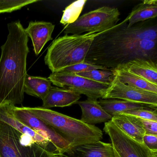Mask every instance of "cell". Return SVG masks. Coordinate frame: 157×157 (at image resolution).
Segmentation results:
<instances>
[{
    "instance_id": "1",
    "label": "cell",
    "mask_w": 157,
    "mask_h": 157,
    "mask_svg": "<svg viewBox=\"0 0 157 157\" xmlns=\"http://www.w3.org/2000/svg\"><path fill=\"white\" fill-rule=\"evenodd\" d=\"M157 43L153 19L128 27L126 18L94 38L85 62L113 70L136 59L157 61Z\"/></svg>"
},
{
    "instance_id": "2",
    "label": "cell",
    "mask_w": 157,
    "mask_h": 157,
    "mask_svg": "<svg viewBox=\"0 0 157 157\" xmlns=\"http://www.w3.org/2000/svg\"><path fill=\"white\" fill-rule=\"evenodd\" d=\"M8 27L9 34L1 47L0 58V105H15L24 100L28 36L20 21L10 23Z\"/></svg>"
},
{
    "instance_id": "3",
    "label": "cell",
    "mask_w": 157,
    "mask_h": 157,
    "mask_svg": "<svg viewBox=\"0 0 157 157\" xmlns=\"http://www.w3.org/2000/svg\"><path fill=\"white\" fill-rule=\"evenodd\" d=\"M36 117L54 128L71 144V148L100 141L103 132L94 125L83 123L58 112L42 107H26Z\"/></svg>"
},
{
    "instance_id": "4",
    "label": "cell",
    "mask_w": 157,
    "mask_h": 157,
    "mask_svg": "<svg viewBox=\"0 0 157 157\" xmlns=\"http://www.w3.org/2000/svg\"><path fill=\"white\" fill-rule=\"evenodd\" d=\"M99 33L66 34L56 39L48 48L45 62L52 73L85 61L94 38Z\"/></svg>"
},
{
    "instance_id": "5",
    "label": "cell",
    "mask_w": 157,
    "mask_h": 157,
    "mask_svg": "<svg viewBox=\"0 0 157 157\" xmlns=\"http://www.w3.org/2000/svg\"><path fill=\"white\" fill-rule=\"evenodd\" d=\"M53 155L29 136L0 120V157H51Z\"/></svg>"
},
{
    "instance_id": "6",
    "label": "cell",
    "mask_w": 157,
    "mask_h": 157,
    "mask_svg": "<svg viewBox=\"0 0 157 157\" xmlns=\"http://www.w3.org/2000/svg\"><path fill=\"white\" fill-rule=\"evenodd\" d=\"M120 15L117 8L101 7L80 16L74 23L65 26L64 33L72 35L101 33L117 24Z\"/></svg>"
},
{
    "instance_id": "7",
    "label": "cell",
    "mask_w": 157,
    "mask_h": 157,
    "mask_svg": "<svg viewBox=\"0 0 157 157\" xmlns=\"http://www.w3.org/2000/svg\"><path fill=\"white\" fill-rule=\"evenodd\" d=\"M48 79L57 87L68 89L80 95L84 94L88 98L93 100L102 99L110 86L73 73H52Z\"/></svg>"
},
{
    "instance_id": "8",
    "label": "cell",
    "mask_w": 157,
    "mask_h": 157,
    "mask_svg": "<svg viewBox=\"0 0 157 157\" xmlns=\"http://www.w3.org/2000/svg\"><path fill=\"white\" fill-rule=\"evenodd\" d=\"M11 110L18 120L49 140L59 154L65 155L72 148L71 144L54 128L32 113L26 107H19L12 105Z\"/></svg>"
},
{
    "instance_id": "9",
    "label": "cell",
    "mask_w": 157,
    "mask_h": 157,
    "mask_svg": "<svg viewBox=\"0 0 157 157\" xmlns=\"http://www.w3.org/2000/svg\"><path fill=\"white\" fill-rule=\"evenodd\" d=\"M103 130L119 157H157V152L150 150L144 143L136 141L118 128L112 121L105 123Z\"/></svg>"
},
{
    "instance_id": "10",
    "label": "cell",
    "mask_w": 157,
    "mask_h": 157,
    "mask_svg": "<svg viewBox=\"0 0 157 157\" xmlns=\"http://www.w3.org/2000/svg\"><path fill=\"white\" fill-rule=\"evenodd\" d=\"M102 99H115L157 107V94L129 87L115 77Z\"/></svg>"
},
{
    "instance_id": "11",
    "label": "cell",
    "mask_w": 157,
    "mask_h": 157,
    "mask_svg": "<svg viewBox=\"0 0 157 157\" xmlns=\"http://www.w3.org/2000/svg\"><path fill=\"white\" fill-rule=\"evenodd\" d=\"M12 105L9 103L0 105V120L32 138L38 146L48 153L51 154H59L56 147L49 140L15 117L11 110Z\"/></svg>"
},
{
    "instance_id": "12",
    "label": "cell",
    "mask_w": 157,
    "mask_h": 157,
    "mask_svg": "<svg viewBox=\"0 0 157 157\" xmlns=\"http://www.w3.org/2000/svg\"><path fill=\"white\" fill-rule=\"evenodd\" d=\"M55 25L50 22L44 21L31 22L25 33L32 39L34 50L36 55H39L45 45L52 40V33Z\"/></svg>"
},
{
    "instance_id": "13",
    "label": "cell",
    "mask_w": 157,
    "mask_h": 157,
    "mask_svg": "<svg viewBox=\"0 0 157 157\" xmlns=\"http://www.w3.org/2000/svg\"><path fill=\"white\" fill-rule=\"evenodd\" d=\"M81 98L80 94L64 88L52 87L43 100L42 108L49 109L54 107H66L77 104Z\"/></svg>"
},
{
    "instance_id": "14",
    "label": "cell",
    "mask_w": 157,
    "mask_h": 157,
    "mask_svg": "<svg viewBox=\"0 0 157 157\" xmlns=\"http://www.w3.org/2000/svg\"><path fill=\"white\" fill-rule=\"evenodd\" d=\"M81 108L80 120L85 124L94 125L111 121L112 117L107 113L101 105L98 100L88 98L83 101L77 103Z\"/></svg>"
},
{
    "instance_id": "15",
    "label": "cell",
    "mask_w": 157,
    "mask_h": 157,
    "mask_svg": "<svg viewBox=\"0 0 157 157\" xmlns=\"http://www.w3.org/2000/svg\"><path fill=\"white\" fill-rule=\"evenodd\" d=\"M111 121L125 134L137 142L144 143L143 140L145 132L139 118L118 113L113 116Z\"/></svg>"
},
{
    "instance_id": "16",
    "label": "cell",
    "mask_w": 157,
    "mask_h": 157,
    "mask_svg": "<svg viewBox=\"0 0 157 157\" xmlns=\"http://www.w3.org/2000/svg\"><path fill=\"white\" fill-rule=\"evenodd\" d=\"M157 62L152 59H136L119 67L150 83L157 85Z\"/></svg>"
},
{
    "instance_id": "17",
    "label": "cell",
    "mask_w": 157,
    "mask_h": 157,
    "mask_svg": "<svg viewBox=\"0 0 157 157\" xmlns=\"http://www.w3.org/2000/svg\"><path fill=\"white\" fill-rule=\"evenodd\" d=\"M67 154L69 157H115L112 144L101 140L74 147Z\"/></svg>"
},
{
    "instance_id": "18",
    "label": "cell",
    "mask_w": 157,
    "mask_h": 157,
    "mask_svg": "<svg viewBox=\"0 0 157 157\" xmlns=\"http://www.w3.org/2000/svg\"><path fill=\"white\" fill-rule=\"evenodd\" d=\"M157 16V0H146L135 6L127 17L128 27H131L138 23L155 19Z\"/></svg>"
},
{
    "instance_id": "19",
    "label": "cell",
    "mask_w": 157,
    "mask_h": 157,
    "mask_svg": "<svg viewBox=\"0 0 157 157\" xmlns=\"http://www.w3.org/2000/svg\"><path fill=\"white\" fill-rule=\"evenodd\" d=\"M115 77L120 82L129 87L157 94V85L128 72L121 67L113 70Z\"/></svg>"
},
{
    "instance_id": "20",
    "label": "cell",
    "mask_w": 157,
    "mask_h": 157,
    "mask_svg": "<svg viewBox=\"0 0 157 157\" xmlns=\"http://www.w3.org/2000/svg\"><path fill=\"white\" fill-rule=\"evenodd\" d=\"M99 104L103 109L113 117L117 114L121 113L128 110L144 108H157V107L133 102L115 99H100Z\"/></svg>"
},
{
    "instance_id": "21",
    "label": "cell",
    "mask_w": 157,
    "mask_h": 157,
    "mask_svg": "<svg viewBox=\"0 0 157 157\" xmlns=\"http://www.w3.org/2000/svg\"><path fill=\"white\" fill-rule=\"evenodd\" d=\"M52 82L46 78L29 76L27 74L24 83V93L41 98L46 96L52 88Z\"/></svg>"
},
{
    "instance_id": "22",
    "label": "cell",
    "mask_w": 157,
    "mask_h": 157,
    "mask_svg": "<svg viewBox=\"0 0 157 157\" xmlns=\"http://www.w3.org/2000/svg\"><path fill=\"white\" fill-rule=\"evenodd\" d=\"M87 0H79L71 3L63 11L60 23L67 26L74 23L80 17Z\"/></svg>"
},
{
    "instance_id": "23",
    "label": "cell",
    "mask_w": 157,
    "mask_h": 157,
    "mask_svg": "<svg viewBox=\"0 0 157 157\" xmlns=\"http://www.w3.org/2000/svg\"><path fill=\"white\" fill-rule=\"evenodd\" d=\"M76 75L97 82L111 85L115 78L113 70H94L77 73Z\"/></svg>"
},
{
    "instance_id": "24",
    "label": "cell",
    "mask_w": 157,
    "mask_h": 157,
    "mask_svg": "<svg viewBox=\"0 0 157 157\" xmlns=\"http://www.w3.org/2000/svg\"><path fill=\"white\" fill-rule=\"evenodd\" d=\"M38 0H0V13L12 12Z\"/></svg>"
},
{
    "instance_id": "25",
    "label": "cell",
    "mask_w": 157,
    "mask_h": 157,
    "mask_svg": "<svg viewBox=\"0 0 157 157\" xmlns=\"http://www.w3.org/2000/svg\"><path fill=\"white\" fill-rule=\"evenodd\" d=\"M157 108H144L128 110L121 113L129 115L144 120L157 122Z\"/></svg>"
},
{
    "instance_id": "26",
    "label": "cell",
    "mask_w": 157,
    "mask_h": 157,
    "mask_svg": "<svg viewBox=\"0 0 157 157\" xmlns=\"http://www.w3.org/2000/svg\"><path fill=\"white\" fill-rule=\"evenodd\" d=\"M94 70H108L109 69H107L105 68L102 67L93 65V64L84 61L82 63H78V64L72 65L70 67H67L60 71V72L77 74V73H80V72L90 71Z\"/></svg>"
},
{
    "instance_id": "27",
    "label": "cell",
    "mask_w": 157,
    "mask_h": 157,
    "mask_svg": "<svg viewBox=\"0 0 157 157\" xmlns=\"http://www.w3.org/2000/svg\"><path fill=\"white\" fill-rule=\"evenodd\" d=\"M140 119L145 130V135L157 136V122L140 118Z\"/></svg>"
},
{
    "instance_id": "28",
    "label": "cell",
    "mask_w": 157,
    "mask_h": 157,
    "mask_svg": "<svg viewBox=\"0 0 157 157\" xmlns=\"http://www.w3.org/2000/svg\"><path fill=\"white\" fill-rule=\"evenodd\" d=\"M143 143L152 152H157V136L145 135L143 137Z\"/></svg>"
},
{
    "instance_id": "29",
    "label": "cell",
    "mask_w": 157,
    "mask_h": 157,
    "mask_svg": "<svg viewBox=\"0 0 157 157\" xmlns=\"http://www.w3.org/2000/svg\"><path fill=\"white\" fill-rule=\"evenodd\" d=\"M51 157H66V156L64 155H61L60 154H55V155H52Z\"/></svg>"
},
{
    "instance_id": "30",
    "label": "cell",
    "mask_w": 157,
    "mask_h": 157,
    "mask_svg": "<svg viewBox=\"0 0 157 157\" xmlns=\"http://www.w3.org/2000/svg\"><path fill=\"white\" fill-rule=\"evenodd\" d=\"M115 157H119V156H118V155L117 154V153L115 152Z\"/></svg>"
}]
</instances>
